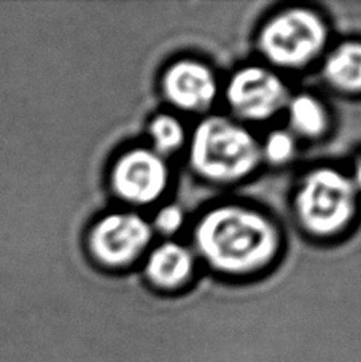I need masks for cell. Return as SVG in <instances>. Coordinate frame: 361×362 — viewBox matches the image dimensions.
I'll use <instances>...</instances> for the list:
<instances>
[{
    "mask_svg": "<svg viewBox=\"0 0 361 362\" xmlns=\"http://www.w3.org/2000/svg\"><path fill=\"white\" fill-rule=\"evenodd\" d=\"M197 253L212 269L228 275H247L275 259L280 248L273 219L242 205L215 206L195 228Z\"/></svg>",
    "mask_w": 361,
    "mask_h": 362,
    "instance_id": "obj_1",
    "label": "cell"
},
{
    "mask_svg": "<svg viewBox=\"0 0 361 362\" xmlns=\"http://www.w3.org/2000/svg\"><path fill=\"white\" fill-rule=\"evenodd\" d=\"M261 159V145L255 135L223 116L202 119L191 135L190 164L204 180L241 181L256 170Z\"/></svg>",
    "mask_w": 361,
    "mask_h": 362,
    "instance_id": "obj_2",
    "label": "cell"
},
{
    "mask_svg": "<svg viewBox=\"0 0 361 362\" xmlns=\"http://www.w3.org/2000/svg\"><path fill=\"white\" fill-rule=\"evenodd\" d=\"M358 189L350 177L334 167H319L301 180L294 199L302 228L317 237L344 230L357 211Z\"/></svg>",
    "mask_w": 361,
    "mask_h": 362,
    "instance_id": "obj_3",
    "label": "cell"
},
{
    "mask_svg": "<svg viewBox=\"0 0 361 362\" xmlns=\"http://www.w3.org/2000/svg\"><path fill=\"white\" fill-rule=\"evenodd\" d=\"M328 42V25L312 10L288 8L263 25L258 37L261 54L277 67L299 69L321 54Z\"/></svg>",
    "mask_w": 361,
    "mask_h": 362,
    "instance_id": "obj_4",
    "label": "cell"
},
{
    "mask_svg": "<svg viewBox=\"0 0 361 362\" xmlns=\"http://www.w3.org/2000/svg\"><path fill=\"white\" fill-rule=\"evenodd\" d=\"M151 237V224L139 213H108L93 226L88 235V248L102 266L120 269L140 257Z\"/></svg>",
    "mask_w": 361,
    "mask_h": 362,
    "instance_id": "obj_5",
    "label": "cell"
},
{
    "mask_svg": "<svg viewBox=\"0 0 361 362\" xmlns=\"http://www.w3.org/2000/svg\"><path fill=\"white\" fill-rule=\"evenodd\" d=\"M113 192L132 205H150L169 185V167L151 148H134L121 154L110 172Z\"/></svg>",
    "mask_w": 361,
    "mask_h": 362,
    "instance_id": "obj_6",
    "label": "cell"
},
{
    "mask_svg": "<svg viewBox=\"0 0 361 362\" xmlns=\"http://www.w3.org/2000/svg\"><path fill=\"white\" fill-rule=\"evenodd\" d=\"M231 110L242 119L266 121L288 103L285 83L273 70L260 66L242 67L227 86Z\"/></svg>",
    "mask_w": 361,
    "mask_h": 362,
    "instance_id": "obj_7",
    "label": "cell"
},
{
    "mask_svg": "<svg viewBox=\"0 0 361 362\" xmlns=\"http://www.w3.org/2000/svg\"><path fill=\"white\" fill-rule=\"evenodd\" d=\"M161 89L172 107L197 113L214 103L218 85L215 74L204 62L182 59L166 69Z\"/></svg>",
    "mask_w": 361,
    "mask_h": 362,
    "instance_id": "obj_8",
    "label": "cell"
},
{
    "mask_svg": "<svg viewBox=\"0 0 361 362\" xmlns=\"http://www.w3.org/2000/svg\"><path fill=\"white\" fill-rule=\"evenodd\" d=\"M195 270V256L183 245L166 242L154 248L145 262V275L154 286L173 289L190 280Z\"/></svg>",
    "mask_w": 361,
    "mask_h": 362,
    "instance_id": "obj_9",
    "label": "cell"
},
{
    "mask_svg": "<svg viewBox=\"0 0 361 362\" xmlns=\"http://www.w3.org/2000/svg\"><path fill=\"white\" fill-rule=\"evenodd\" d=\"M323 76L343 93H361V42H344L331 49L323 64Z\"/></svg>",
    "mask_w": 361,
    "mask_h": 362,
    "instance_id": "obj_10",
    "label": "cell"
},
{
    "mask_svg": "<svg viewBox=\"0 0 361 362\" xmlns=\"http://www.w3.org/2000/svg\"><path fill=\"white\" fill-rule=\"evenodd\" d=\"M288 119L292 131L306 139H317L328 129V112L323 103L311 94L288 99Z\"/></svg>",
    "mask_w": 361,
    "mask_h": 362,
    "instance_id": "obj_11",
    "label": "cell"
},
{
    "mask_svg": "<svg viewBox=\"0 0 361 362\" xmlns=\"http://www.w3.org/2000/svg\"><path fill=\"white\" fill-rule=\"evenodd\" d=\"M148 135H150L153 151L161 156H167L178 151L186 141V131L182 122L172 115H158L148 124Z\"/></svg>",
    "mask_w": 361,
    "mask_h": 362,
    "instance_id": "obj_12",
    "label": "cell"
},
{
    "mask_svg": "<svg viewBox=\"0 0 361 362\" xmlns=\"http://www.w3.org/2000/svg\"><path fill=\"white\" fill-rule=\"evenodd\" d=\"M296 156V139L288 131H274L261 145V158L273 165H283Z\"/></svg>",
    "mask_w": 361,
    "mask_h": 362,
    "instance_id": "obj_13",
    "label": "cell"
},
{
    "mask_svg": "<svg viewBox=\"0 0 361 362\" xmlns=\"http://www.w3.org/2000/svg\"><path fill=\"white\" fill-rule=\"evenodd\" d=\"M183 223H185L183 210L180 209L178 205L171 204V205L163 206V209L156 213L151 228H154L164 235H173L176 232L182 229Z\"/></svg>",
    "mask_w": 361,
    "mask_h": 362,
    "instance_id": "obj_14",
    "label": "cell"
},
{
    "mask_svg": "<svg viewBox=\"0 0 361 362\" xmlns=\"http://www.w3.org/2000/svg\"><path fill=\"white\" fill-rule=\"evenodd\" d=\"M353 185H355L357 189H361V159L355 165V172H353V177H352Z\"/></svg>",
    "mask_w": 361,
    "mask_h": 362,
    "instance_id": "obj_15",
    "label": "cell"
}]
</instances>
